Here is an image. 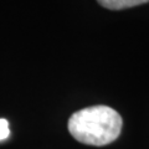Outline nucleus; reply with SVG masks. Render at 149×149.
<instances>
[{"label": "nucleus", "instance_id": "obj_2", "mask_svg": "<svg viewBox=\"0 0 149 149\" xmlns=\"http://www.w3.org/2000/svg\"><path fill=\"white\" fill-rule=\"evenodd\" d=\"M103 8L111 10H123V9L133 8L141 4L148 3L149 0H97Z\"/></svg>", "mask_w": 149, "mask_h": 149}, {"label": "nucleus", "instance_id": "obj_3", "mask_svg": "<svg viewBox=\"0 0 149 149\" xmlns=\"http://www.w3.org/2000/svg\"><path fill=\"white\" fill-rule=\"evenodd\" d=\"M10 134V130H9V123L6 119L0 118V141L3 139H6Z\"/></svg>", "mask_w": 149, "mask_h": 149}, {"label": "nucleus", "instance_id": "obj_1", "mask_svg": "<svg viewBox=\"0 0 149 149\" xmlns=\"http://www.w3.org/2000/svg\"><path fill=\"white\" fill-rule=\"evenodd\" d=\"M122 124L117 111L107 106H93L73 113L68 119V130L76 141L101 147L119 137Z\"/></svg>", "mask_w": 149, "mask_h": 149}]
</instances>
